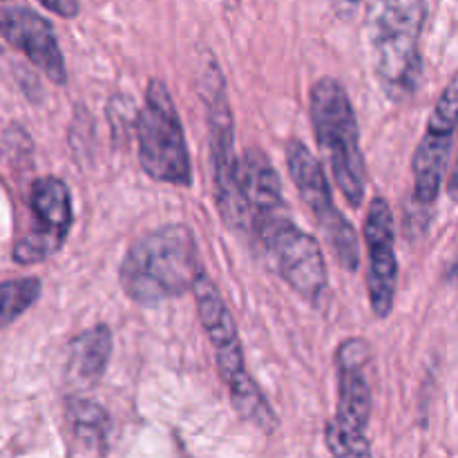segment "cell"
Wrapping results in <instances>:
<instances>
[{"label": "cell", "instance_id": "1", "mask_svg": "<svg viewBox=\"0 0 458 458\" xmlns=\"http://www.w3.org/2000/svg\"><path fill=\"white\" fill-rule=\"evenodd\" d=\"M204 273L195 233L183 224H165L139 237L119 267L123 293L141 307H155L188 293Z\"/></svg>", "mask_w": 458, "mask_h": 458}, {"label": "cell", "instance_id": "2", "mask_svg": "<svg viewBox=\"0 0 458 458\" xmlns=\"http://www.w3.org/2000/svg\"><path fill=\"white\" fill-rule=\"evenodd\" d=\"M191 291L195 295L201 325L215 349V360H217L219 376L226 385L228 396H231L233 410L242 420L250 423L259 432H276L277 416L253 376L246 369L240 331H237L231 309L224 302L219 289L206 273H201Z\"/></svg>", "mask_w": 458, "mask_h": 458}, {"label": "cell", "instance_id": "3", "mask_svg": "<svg viewBox=\"0 0 458 458\" xmlns=\"http://www.w3.org/2000/svg\"><path fill=\"white\" fill-rule=\"evenodd\" d=\"M309 114L318 148L329 161L340 192L349 206L358 208L365 201L367 170L356 112L343 83L329 76L316 81L309 97Z\"/></svg>", "mask_w": 458, "mask_h": 458}, {"label": "cell", "instance_id": "4", "mask_svg": "<svg viewBox=\"0 0 458 458\" xmlns=\"http://www.w3.org/2000/svg\"><path fill=\"white\" fill-rule=\"evenodd\" d=\"M425 21V0H383L374 31V67L380 88L394 101H405L419 88Z\"/></svg>", "mask_w": 458, "mask_h": 458}, {"label": "cell", "instance_id": "5", "mask_svg": "<svg viewBox=\"0 0 458 458\" xmlns=\"http://www.w3.org/2000/svg\"><path fill=\"white\" fill-rule=\"evenodd\" d=\"M206 116H208V141L215 173V201L224 224L233 231H249V206L242 191V161L235 152V123L228 106L226 83L217 63L210 56L201 79Z\"/></svg>", "mask_w": 458, "mask_h": 458}, {"label": "cell", "instance_id": "6", "mask_svg": "<svg viewBox=\"0 0 458 458\" xmlns=\"http://www.w3.org/2000/svg\"><path fill=\"white\" fill-rule=\"evenodd\" d=\"M139 164L159 183L191 188L192 165L177 106L164 81L152 79L137 116Z\"/></svg>", "mask_w": 458, "mask_h": 458}, {"label": "cell", "instance_id": "7", "mask_svg": "<svg viewBox=\"0 0 458 458\" xmlns=\"http://www.w3.org/2000/svg\"><path fill=\"white\" fill-rule=\"evenodd\" d=\"M369 347L362 338H349L335 352L338 365V410L327 425V447L335 456H369L367 425L371 419V387L365 367Z\"/></svg>", "mask_w": 458, "mask_h": 458}, {"label": "cell", "instance_id": "8", "mask_svg": "<svg viewBox=\"0 0 458 458\" xmlns=\"http://www.w3.org/2000/svg\"><path fill=\"white\" fill-rule=\"evenodd\" d=\"M253 235L282 280L307 302L320 304L329 286L325 255L313 235L295 226L284 210L255 224Z\"/></svg>", "mask_w": 458, "mask_h": 458}, {"label": "cell", "instance_id": "9", "mask_svg": "<svg viewBox=\"0 0 458 458\" xmlns=\"http://www.w3.org/2000/svg\"><path fill=\"white\" fill-rule=\"evenodd\" d=\"M284 155L291 182L295 183L300 197L320 224V231L329 244L331 253L335 255L344 271L353 273L360 262V244H358V235L349 219L334 204L331 183L325 168L316 159V155L298 139L286 141Z\"/></svg>", "mask_w": 458, "mask_h": 458}, {"label": "cell", "instance_id": "10", "mask_svg": "<svg viewBox=\"0 0 458 458\" xmlns=\"http://www.w3.org/2000/svg\"><path fill=\"white\" fill-rule=\"evenodd\" d=\"M30 208L34 226L12 249V258L22 267L40 264L56 255L74 222L70 188L58 177H38L31 183Z\"/></svg>", "mask_w": 458, "mask_h": 458}, {"label": "cell", "instance_id": "11", "mask_svg": "<svg viewBox=\"0 0 458 458\" xmlns=\"http://www.w3.org/2000/svg\"><path fill=\"white\" fill-rule=\"evenodd\" d=\"M458 128V72L452 76L447 88L437 101L428 130L414 152L411 170H414V199L423 208L437 201L450 161L452 141Z\"/></svg>", "mask_w": 458, "mask_h": 458}, {"label": "cell", "instance_id": "12", "mask_svg": "<svg viewBox=\"0 0 458 458\" xmlns=\"http://www.w3.org/2000/svg\"><path fill=\"white\" fill-rule=\"evenodd\" d=\"M367 253H369V268H367V291L369 304L378 318H389L394 311L398 286V259H396V231H394V215L389 201L376 197L371 201L365 217Z\"/></svg>", "mask_w": 458, "mask_h": 458}, {"label": "cell", "instance_id": "13", "mask_svg": "<svg viewBox=\"0 0 458 458\" xmlns=\"http://www.w3.org/2000/svg\"><path fill=\"white\" fill-rule=\"evenodd\" d=\"M0 36L25 54L49 81L67 83V67L54 27L27 7H0Z\"/></svg>", "mask_w": 458, "mask_h": 458}, {"label": "cell", "instance_id": "14", "mask_svg": "<svg viewBox=\"0 0 458 458\" xmlns=\"http://www.w3.org/2000/svg\"><path fill=\"white\" fill-rule=\"evenodd\" d=\"M242 191L249 206V228L273 215L282 213V183L276 165L271 164L267 152L259 148H249L242 157Z\"/></svg>", "mask_w": 458, "mask_h": 458}, {"label": "cell", "instance_id": "15", "mask_svg": "<svg viewBox=\"0 0 458 458\" xmlns=\"http://www.w3.org/2000/svg\"><path fill=\"white\" fill-rule=\"evenodd\" d=\"M112 356V331L97 325L67 344L65 380L74 389H89L103 378Z\"/></svg>", "mask_w": 458, "mask_h": 458}, {"label": "cell", "instance_id": "16", "mask_svg": "<svg viewBox=\"0 0 458 458\" xmlns=\"http://www.w3.org/2000/svg\"><path fill=\"white\" fill-rule=\"evenodd\" d=\"M67 420L76 445L72 450L74 454H106L110 419L103 407L83 398H72L67 405Z\"/></svg>", "mask_w": 458, "mask_h": 458}, {"label": "cell", "instance_id": "17", "mask_svg": "<svg viewBox=\"0 0 458 458\" xmlns=\"http://www.w3.org/2000/svg\"><path fill=\"white\" fill-rule=\"evenodd\" d=\"M40 291H43V284L38 277L0 282V329H7L22 313L30 311L38 302Z\"/></svg>", "mask_w": 458, "mask_h": 458}, {"label": "cell", "instance_id": "18", "mask_svg": "<svg viewBox=\"0 0 458 458\" xmlns=\"http://www.w3.org/2000/svg\"><path fill=\"white\" fill-rule=\"evenodd\" d=\"M38 3L61 18H74L81 12V0H38Z\"/></svg>", "mask_w": 458, "mask_h": 458}, {"label": "cell", "instance_id": "19", "mask_svg": "<svg viewBox=\"0 0 458 458\" xmlns=\"http://www.w3.org/2000/svg\"><path fill=\"white\" fill-rule=\"evenodd\" d=\"M358 4H360V0H334L335 13H338L343 21H349V18L358 12Z\"/></svg>", "mask_w": 458, "mask_h": 458}, {"label": "cell", "instance_id": "20", "mask_svg": "<svg viewBox=\"0 0 458 458\" xmlns=\"http://www.w3.org/2000/svg\"><path fill=\"white\" fill-rule=\"evenodd\" d=\"M447 192H450L452 199L458 201V159H456V164H454V170H452L450 182H447Z\"/></svg>", "mask_w": 458, "mask_h": 458}]
</instances>
